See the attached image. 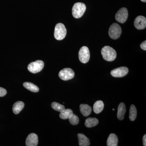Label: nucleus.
Instances as JSON below:
<instances>
[{
	"label": "nucleus",
	"instance_id": "6",
	"mask_svg": "<svg viewBox=\"0 0 146 146\" xmlns=\"http://www.w3.org/2000/svg\"><path fill=\"white\" fill-rule=\"evenodd\" d=\"M78 56L79 59L81 63H88L90 57V52L88 47L85 46L82 47L79 51Z\"/></svg>",
	"mask_w": 146,
	"mask_h": 146
},
{
	"label": "nucleus",
	"instance_id": "1",
	"mask_svg": "<svg viewBox=\"0 0 146 146\" xmlns=\"http://www.w3.org/2000/svg\"><path fill=\"white\" fill-rule=\"evenodd\" d=\"M101 53L105 60L108 61H112L117 57L116 51L112 47L105 46L102 48Z\"/></svg>",
	"mask_w": 146,
	"mask_h": 146
},
{
	"label": "nucleus",
	"instance_id": "27",
	"mask_svg": "<svg viewBox=\"0 0 146 146\" xmlns=\"http://www.w3.org/2000/svg\"><path fill=\"white\" fill-rule=\"evenodd\" d=\"M141 1L143 2H146V0H141Z\"/></svg>",
	"mask_w": 146,
	"mask_h": 146
},
{
	"label": "nucleus",
	"instance_id": "20",
	"mask_svg": "<svg viewBox=\"0 0 146 146\" xmlns=\"http://www.w3.org/2000/svg\"><path fill=\"white\" fill-rule=\"evenodd\" d=\"M73 112L72 110L70 109H65L60 112L59 117L63 119H67L70 117L72 115Z\"/></svg>",
	"mask_w": 146,
	"mask_h": 146
},
{
	"label": "nucleus",
	"instance_id": "5",
	"mask_svg": "<svg viewBox=\"0 0 146 146\" xmlns=\"http://www.w3.org/2000/svg\"><path fill=\"white\" fill-rule=\"evenodd\" d=\"M44 66V63L42 60H37L30 63L28 66V70L30 72L36 74L41 72Z\"/></svg>",
	"mask_w": 146,
	"mask_h": 146
},
{
	"label": "nucleus",
	"instance_id": "4",
	"mask_svg": "<svg viewBox=\"0 0 146 146\" xmlns=\"http://www.w3.org/2000/svg\"><path fill=\"white\" fill-rule=\"evenodd\" d=\"M122 33V29L119 24L114 23L110 27L108 34L111 39H117L119 38Z\"/></svg>",
	"mask_w": 146,
	"mask_h": 146
},
{
	"label": "nucleus",
	"instance_id": "17",
	"mask_svg": "<svg viewBox=\"0 0 146 146\" xmlns=\"http://www.w3.org/2000/svg\"><path fill=\"white\" fill-rule=\"evenodd\" d=\"M104 108V104L102 101L99 100L96 102L94 104L93 110L96 114L100 113L103 110Z\"/></svg>",
	"mask_w": 146,
	"mask_h": 146
},
{
	"label": "nucleus",
	"instance_id": "26",
	"mask_svg": "<svg viewBox=\"0 0 146 146\" xmlns=\"http://www.w3.org/2000/svg\"><path fill=\"white\" fill-rule=\"evenodd\" d=\"M143 146H146V135L145 134L143 137Z\"/></svg>",
	"mask_w": 146,
	"mask_h": 146
},
{
	"label": "nucleus",
	"instance_id": "19",
	"mask_svg": "<svg viewBox=\"0 0 146 146\" xmlns=\"http://www.w3.org/2000/svg\"><path fill=\"white\" fill-rule=\"evenodd\" d=\"M23 86L26 89L31 92L36 93L39 91V88L38 86L34 84L29 82H25L23 83Z\"/></svg>",
	"mask_w": 146,
	"mask_h": 146
},
{
	"label": "nucleus",
	"instance_id": "23",
	"mask_svg": "<svg viewBox=\"0 0 146 146\" xmlns=\"http://www.w3.org/2000/svg\"><path fill=\"white\" fill-rule=\"evenodd\" d=\"M69 121L72 125H77L79 122V119L77 115L73 114L69 118Z\"/></svg>",
	"mask_w": 146,
	"mask_h": 146
},
{
	"label": "nucleus",
	"instance_id": "28",
	"mask_svg": "<svg viewBox=\"0 0 146 146\" xmlns=\"http://www.w3.org/2000/svg\"><path fill=\"white\" fill-rule=\"evenodd\" d=\"M112 110H115V109H114V108H113V109H112Z\"/></svg>",
	"mask_w": 146,
	"mask_h": 146
},
{
	"label": "nucleus",
	"instance_id": "18",
	"mask_svg": "<svg viewBox=\"0 0 146 146\" xmlns=\"http://www.w3.org/2000/svg\"><path fill=\"white\" fill-rule=\"evenodd\" d=\"M99 121L96 118H89L85 120V125L87 127H94L98 125Z\"/></svg>",
	"mask_w": 146,
	"mask_h": 146
},
{
	"label": "nucleus",
	"instance_id": "2",
	"mask_svg": "<svg viewBox=\"0 0 146 146\" xmlns=\"http://www.w3.org/2000/svg\"><path fill=\"white\" fill-rule=\"evenodd\" d=\"M86 10V6L82 3H77L73 6L72 13L74 18H79L83 16Z\"/></svg>",
	"mask_w": 146,
	"mask_h": 146
},
{
	"label": "nucleus",
	"instance_id": "8",
	"mask_svg": "<svg viewBox=\"0 0 146 146\" xmlns=\"http://www.w3.org/2000/svg\"><path fill=\"white\" fill-rule=\"evenodd\" d=\"M128 16V13L127 9L123 7L120 9L115 15V19L116 21L123 24L125 23L127 20Z\"/></svg>",
	"mask_w": 146,
	"mask_h": 146
},
{
	"label": "nucleus",
	"instance_id": "9",
	"mask_svg": "<svg viewBox=\"0 0 146 146\" xmlns=\"http://www.w3.org/2000/svg\"><path fill=\"white\" fill-rule=\"evenodd\" d=\"M128 72V69L127 67H121L112 70L110 73L114 77L121 78L126 75Z\"/></svg>",
	"mask_w": 146,
	"mask_h": 146
},
{
	"label": "nucleus",
	"instance_id": "12",
	"mask_svg": "<svg viewBox=\"0 0 146 146\" xmlns=\"http://www.w3.org/2000/svg\"><path fill=\"white\" fill-rule=\"evenodd\" d=\"M126 112L125 105L124 103L121 102L119 105L118 108L117 115L118 119L123 120L124 118Z\"/></svg>",
	"mask_w": 146,
	"mask_h": 146
},
{
	"label": "nucleus",
	"instance_id": "13",
	"mask_svg": "<svg viewBox=\"0 0 146 146\" xmlns=\"http://www.w3.org/2000/svg\"><path fill=\"white\" fill-rule=\"evenodd\" d=\"M80 146H89L90 143L89 140L83 133H78V134Z\"/></svg>",
	"mask_w": 146,
	"mask_h": 146
},
{
	"label": "nucleus",
	"instance_id": "11",
	"mask_svg": "<svg viewBox=\"0 0 146 146\" xmlns=\"http://www.w3.org/2000/svg\"><path fill=\"white\" fill-rule=\"evenodd\" d=\"M38 143V136L35 133H30L27 137L26 141L27 146H36Z\"/></svg>",
	"mask_w": 146,
	"mask_h": 146
},
{
	"label": "nucleus",
	"instance_id": "21",
	"mask_svg": "<svg viewBox=\"0 0 146 146\" xmlns=\"http://www.w3.org/2000/svg\"><path fill=\"white\" fill-rule=\"evenodd\" d=\"M136 116H137V110L135 106L131 105L129 109V119L131 121H134L136 119Z\"/></svg>",
	"mask_w": 146,
	"mask_h": 146
},
{
	"label": "nucleus",
	"instance_id": "7",
	"mask_svg": "<svg viewBox=\"0 0 146 146\" xmlns=\"http://www.w3.org/2000/svg\"><path fill=\"white\" fill-rule=\"evenodd\" d=\"M75 76L74 72L70 68H66L61 70L59 72L58 76L61 79L63 80H70L74 78Z\"/></svg>",
	"mask_w": 146,
	"mask_h": 146
},
{
	"label": "nucleus",
	"instance_id": "16",
	"mask_svg": "<svg viewBox=\"0 0 146 146\" xmlns=\"http://www.w3.org/2000/svg\"><path fill=\"white\" fill-rule=\"evenodd\" d=\"M25 106V104L23 102L18 101L16 102L13 106V111L15 114H18L23 109Z\"/></svg>",
	"mask_w": 146,
	"mask_h": 146
},
{
	"label": "nucleus",
	"instance_id": "15",
	"mask_svg": "<svg viewBox=\"0 0 146 146\" xmlns=\"http://www.w3.org/2000/svg\"><path fill=\"white\" fill-rule=\"evenodd\" d=\"M118 139L117 136L114 133H111L108 138L107 145L108 146H117Z\"/></svg>",
	"mask_w": 146,
	"mask_h": 146
},
{
	"label": "nucleus",
	"instance_id": "25",
	"mask_svg": "<svg viewBox=\"0 0 146 146\" xmlns=\"http://www.w3.org/2000/svg\"><path fill=\"white\" fill-rule=\"evenodd\" d=\"M140 46L142 49L144 50H146V41H144L143 42H142L140 45Z\"/></svg>",
	"mask_w": 146,
	"mask_h": 146
},
{
	"label": "nucleus",
	"instance_id": "10",
	"mask_svg": "<svg viewBox=\"0 0 146 146\" xmlns=\"http://www.w3.org/2000/svg\"><path fill=\"white\" fill-rule=\"evenodd\" d=\"M135 28L138 30L144 29L146 27V18L144 16H140L136 17L134 22Z\"/></svg>",
	"mask_w": 146,
	"mask_h": 146
},
{
	"label": "nucleus",
	"instance_id": "14",
	"mask_svg": "<svg viewBox=\"0 0 146 146\" xmlns=\"http://www.w3.org/2000/svg\"><path fill=\"white\" fill-rule=\"evenodd\" d=\"M80 112L84 117H87L91 114L92 108L87 104H82L80 106Z\"/></svg>",
	"mask_w": 146,
	"mask_h": 146
},
{
	"label": "nucleus",
	"instance_id": "22",
	"mask_svg": "<svg viewBox=\"0 0 146 146\" xmlns=\"http://www.w3.org/2000/svg\"><path fill=\"white\" fill-rule=\"evenodd\" d=\"M51 106L54 110L59 112H61L65 109V106H64L56 102H54L52 103Z\"/></svg>",
	"mask_w": 146,
	"mask_h": 146
},
{
	"label": "nucleus",
	"instance_id": "24",
	"mask_svg": "<svg viewBox=\"0 0 146 146\" xmlns=\"http://www.w3.org/2000/svg\"><path fill=\"white\" fill-rule=\"evenodd\" d=\"M7 92L4 88L0 87V97H4L6 95Z\"/></svg>",
	"mask_w": 146,
	"mask_h": 146
},
{
	"label": "nucleus",
	"instance_id": "3",
	"mask_svg": "<svg viewBox=\"0 0 146 146\" xmlns=\"http://www.w3.org/2000/svg\"><path fill=\"white\" fill-rule=\"evenodd\" d=\"M67 34V30L63 24H57L54 29V36L58 40H63L65 38Z\"/></svg>",
	"mask_w": 146,
	"mask_h": 146
}]
</instances>
